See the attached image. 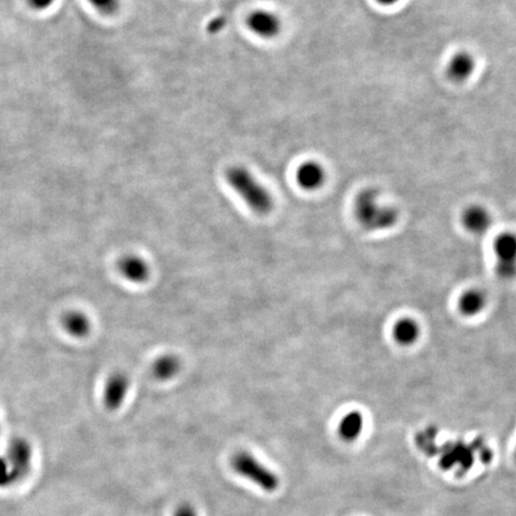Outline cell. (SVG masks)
<instances>
[{
    "mask_svg": "<svg viewBox=\"0 0 516 516\" xmlns=\"http://www.w3.org/2000/svg\"><path fill=\"white\" fill-rule=\"evenodd\" d=\"M354 217L366 231H386L398 222L399 214L396 208L380 203L379 191L367 188L356 195Z\"/></svg>",
    "mask_w": 516,
    "mask_h": 516,
    "instance_id": "obj_1",
    "label": "cell"
},
{
    "mask_svg": "<svg viewBox=\"0 0 516 516\" xmlns=\"http://www.w3.org/2000/svg\"><path fill=\"white\" fill-rule=\"evenodd\" d=\"M226 181L254 213L264 215L273 210L274 200L269 190H267L247 168L232 166L228 168Z\"/></svg>",
    "mask_w": 516,
    "mask_h": 516,
    "instance_id": "obj_2",
    "label": "cell"
},
{
    "mask_svg": "<svg viewBox=\"0 0 516 516\" xmlns=\"http://www.w3.org/2000/svg\"><path fill=\"white\" fill-rule=\"evenodd\" d=\"M231 464L238 475L259 486L262 490L274 493L279 489V477L272 470L261 464L250 453H237L233 456Z\"/></svg>",
    "mask_w": 516,
    "mask_h": 516,
    "instance_id": "obj_3",
    "label": "cell"
},
{
    "mask_svg": "<svg viewBox=\"0 0 516 516\" xmlns=\"http://www.w3.org/2000/svg\"><path fill=\"white\" fill-rule=\"evenodd\" d=\"M493 252L496 275L503 281L516 279V233L505 231L496 236Z\"/></svg>",
    "mask_w": 516,
    "mask_h": 516,
    "instance_id": "obj_4",
    "label": "cell"
},
{
    "mask_svg": "<svg viewBox=\"0 0 516 516\" xmlns=\"http://www.w3.org/2000/svg\"><path fill=\"white\" fill-rule=\"evenodd\" d=\"M33 446L24 438H15L9 445L8 452L5 458L15 472L18 480L26 477L31 472L33 465Z\"/></svg>",
    "mask_w": 516,
    "mask_h": 516,
    "instance_id": "obj_5",
    "label": "cell"
},
{
    "mask_svg": "<svg viewBox=\"0 0 516 516\" xmlns=\"http://www.w3.org/2000/svg\"><path fill=\"white\" fill-rule=\"evenodd\" d=\"M129 385H131L129 378L124 372H115L114 375H110L107 380L103 393L105 408L108 410H117L120 408L127 397Z\"/></svg>",
    "mask_w": 516,
    "mask_h": 516,
    "instance_id": "obj_6",
    "label": "cell"
},
{
    "mask_svg": "<svg viewBox=\"0 0 516 516\" xmlns=\"http://www.w3.org/2000/svg\"><path fill=\"white\" fill-rule=\"evenodd\" d=\"M461 224L473 236H483L490 230L493 215L482 205H471L461 214Z\"/></svg>",
    "mask_w": 516,
    "mask_h": 516,
    "instance_id": "obj_7",
    "label": "cell"
},
{
    "mask_svg": "<svg viewBox=\"0 0 516 516\" xmlns=\"http://www.w3.org/2000/svg\"><path fill=\"white\" fill-rule=\"evenodd\" d=\"M247 26L254 35L262 38H273L280 34L281 19L273 12L257 10L247 18Z\"/></svg>",
    "mask_w": 516,
    "mask_h": 516,
    "instance_id": "obj_8",
    "label": "cell"
},
{
    "mask_svg": "<svg viewBox=\"0 0 516 516\" xmlns=\"http://www.w3.org/2000/svg\"><path fill=\"white\" fill-rule=\"evenodd\" d=\"M326 171L318 161H307L296 171V182L303 190H318L326 183Z\"/></svg>",
    "mask_w": 516,
    "mask_h": 516,
    "instance_id": "obj_9",
    "label": "cell"
},
{
    "mask_svg": "<svg viewBox=\"0 0 516 516\" xmlns=\"http://www.w3.org/2000/svg\"><path fill=\"white\" fill-rule=\"evenodd\" d=\"M475 70V60L471 53L458 52L449 59L446 73L449 80L461 84L471 78Z\"/></svg>",
    "mask_w": 516,
    "mask_h": 516,
    "instance_id": "obj_10",
    "label": "cell"
},
{
    "mask_svg": "<svg viewBox=\"0 0 516 516\" xmlns=\"http://www.w3.org/2000/svg\"><path fill=\"white\" fill-rule=\"evenodd\" d=\"M422 335V328L412 317L397 319L392 326V338L400 347H412L419 342Z\"/></svg>",
    "mask_w": 516,
    "mask_h": 516,
    "instance_id": "obj_11",
    "label": "cell"
},
{
    "mask_svg": "<svg viewBox=\"0 0 516 516\" xmlns=\"http://www.w3.org/2000/svg\"><path fill=\"white\" fill-rule=\"evenodd\" d=\"M117 267L122 276L134 284H142L150 277V267L144 258L136 254H126L119 261Z\"/></svg>",
    "mask_w": 516,
    "mask_h": 516,
    "instance_id": "obj_12",
    "label": "cell"
},
{
    "mask_svg": "<svg viewBox=\"0 0 516 516\" xmlns=\"http://www.w3.org/2000/svg\"><path fill=\"white\" fill-rule=\"evenodd\" d=\"M488 298L479 289H468L461 293L458 299V310L464 317L473 318L485 310Z\"/></svg>",
    "mask_w": 516,
    "mask_h": 516,
    "instance_id": "obj_13",
    "label": "cell"
},
{
    "mask_svg": "<svg viewBox=\"0 0 516 516\" xmlns=\"http://www.w3.org/2000/svg\"><path fill=\"white\" fill-rule=\"evenodd\" d=\"M365 419L359 410H352L342 416L337 426V433L345 442L356 441L362 434Z\"/></svg>",
    "mask_w": 516,
    "mask_h": 516,
    "instance_id": "obj_14",
    "label": "cell"
},
{
    "mask_svg": "<svg viewBox=\"0 0 516 516\" xmlns=\"http://www.w3.org/2000/svg\"><path fill=\"white\" fill-rule=\"evenodd\" d=\"M63 326L71 336L77 338L86 337L91 331L89 317L82 311H68L63 317Z\"/></svg>",
    "mask_w": 516,
    "mask_h": 516,
    "instance_id": "obj_15",
    "label": "cell"
},
{
    "mask_svg": "<svg viewBox=\"0 0 516 516\" xmlns=\"http://www.w3.org/2000/svg\"><path fill=\"white\" fill-rule=\"evenodd\" d=\"M180 370V359L176 355H172V354L159 356L154 361V366H152V373H154V378H157L158 380H163V382L176 377Z\"/></svg>",
    "mask_w": 516,
    "mask_h": 516,
    "instance_id": "obj_16",
    "label": "cell"
},
{
    "mask_svg": "<svg viewBox=\"0 0 516 516\" xmlns=\"http://www.w3.org/2000/svg\"><path fill=\"white\" fill-rule=\"evenodd\" d=\"M17 482H19L18 478L16 477L15 472L9 464L8 459L5 458V456H0V488L5 489V488L14 485Z\"/></svg>",
    "mask_w": 516,
    "mask_h": 516,
    "instance_id": "obj_17",
    "label": "cell"
},
{
    "mask_svg": "<svg viewBox=\"0 0 516 516\" xmlns=\"http://www.w3.org/2000/svg\"><path fill=\"white\" fill-rule=\"evenodd\" d=\"M95 10L103 15H114L120 9V0H89Z\"/></svg>",
    "mask_w": 516,
    "mask_h": 516,
    "instance_id": "obj_18",
    "label": "cell"
},
{
    "mask_svg": "<svg viewBox=\"0 0 516 516\" xmlns=\"http://www.w3.org/2000/svg\"><path fill=\"white\" fill-rule=\"evenodd\" d=\"M28 4L35 11H45L47 9L52 8L55 0H26Z\"/></svg>",
    "mask_w": 516,
    "mask_h": 516,
    "instance_id": "obj_19",
    "label": "cell"
},
{
    "mask_svg": "<svg viewBox=\"0 0 516 516\" xmlns=\"http://www.w3.org/2000/svg\"><path fill=\"white\" fill-rule=\"evenodd\" d=\"M175 516H198V512L193 505L184 503L176 509Z\"/></svg>",
    "mask_w": 516,
    "mask_h": 516,
    "instance_id": "obj_20",
    "label": "cell"
},
{
    "mask_svg": "<svg viewBox=\"0 0 516 516\" xmlns=\"http://www.w3.org/2000/svg\"><path fill=\"white\" fill-rule=\"evenodd\" d=\"M377 1L384 6H392V5L397 4L399 0H377Z\"/></svg>",
    "mask_w": 516,
    "mask_h": 516,
    "instance_id": "obj_21",
    "label": "cell"
},
{
    "mask_svg": "<svg viewBox=\"0 0 516 516\" xmlns=\"http://www.w3.org/2000/svg\"><path fill=\"white\" fill-rule=\"evenodd\" d=\"M515 459H516V448H515Z\"/></svg>",
    "mask_w": 516,
    "mask_h": 516,
    "instance_id": "obj_22",
    "label": "cell"
}]
</instances>
